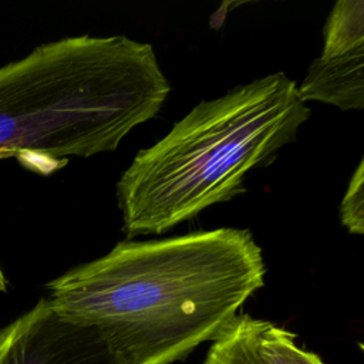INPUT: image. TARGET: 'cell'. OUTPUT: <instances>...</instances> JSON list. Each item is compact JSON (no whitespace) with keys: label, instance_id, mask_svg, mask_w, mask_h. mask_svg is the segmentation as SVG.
I'll list each match as a JSON object with an SVG mask.
<instances>
[{"label":"cell","instance_id":"obj_2","mask_svg":"<svg viewBox=\"0 0 364 364\" xmlns=\"http://www.w3.org/2000/svg\"><path fill=\"white\" fill-rule=\"evenodd\" d=\"M169 91L151 44L87 34L41 44L0 67V159L48 175L114 151Z\"/></svg>","mask_w":364,"mask_h":364},{"label":"cell","instance_id":"obj_8","mask_svg":"<svg viewBox=\"0 0 364 364\" xmlns=\"http://www.w3.org/2000/svg\"><path fill=\"white\" fill-rule=\"evenodd\" d=\"M6 277H4V274H3V272H1V269H0V291H4L6 290Z\"/></svg>","mask_w":364,"mask_h":364},{"label":"cell","instance_id":"obj_1","mask_svg":"<svg viewBox=\"0 0 364 364\" xmlns=\"http://www.w3.org/2000/svg\"><path fill=\"white\" fill-rule=\"evenodd\" d=\"M264 276L252 233L219 228L119 242L46 287L53 310L95 330L118 364H173L223 333Z\"/></svg>","mask_w":364,"mask_h":364},{"label":"cell","instance_id":"obj_6","mask_svg":"<svg viewBox=\"0 0 364 364\" xmlns=\"http://www.w3.org/2000/svg\"><path fill=\"white\" fill-rule=\"evenodd\" d=\"M200 364H326L297 343L294 333L263 318L237 314L220 333Z\"/></svg>","mask_w":364,"mask_h":364},{"label":"cell","instance_id":"obj_7","mask_svg":"<svg viewBox=\"0 0 364 364\" xmlns=\"http://www.w3.org/2000/svg\"><path fill=\"white\" fill-rule=\"evenodd\" d=\"M363 159L354 171L348 188L340 203V219L350 233L361 235L364 232V178Z\"/></svg>","mask_w":364,"mask_h":364},{"label":"cell","instance_id":"obj_4","mask_svg":"<svg viewBox=\"0 0 364 364\" xmlns=\"http://www.w3.org/2000/svg\"><path fill=\"white\" fill-rule=\"evenodd\" d=\"M364 3L338 0L324 26V47L297 94L341 109L364 107Z\"/></svg>","mask_w":364,"mask_h":364},{"label":"cell","instance_id":"obj_5","mask_svg":"<svg viewBox=\"0 0 364 364\" xmlns=\"http://www.w3.org/2000/svg\"><path fill=\"white\" fill-rule=\"evenodd\" d=\"M0 364H118L95 330L61 318L47 297L0 330Z\"/></svg>","mask_w":364,"mask_h":364},{"label":"cell","instance_id":"obj_3","mask_svg":"<svg viewBox=\"0 0 364 364\" xmlns=\"http://www.w3.org/2000/svg\"><path fill=\"white\" fill-rule=\"evenodd\" d=\"M310 108L284 73L199 102L139 151L115 192L128 239L159 235L245 192V178L294 141Z\"/></svg>","mask_w":364,"mask_h":364}]
</instances>
